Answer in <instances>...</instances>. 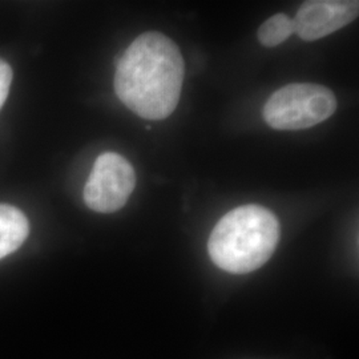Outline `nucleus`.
<instances>
[{"mask_svg":"<svg viewBox=\"0 0 359 359\" xmlns=\"http://www.w3.org/2000/svg\"><path fill=\"white\" fill-rule=\"evenodd\" d=\"M280 241V222L261 205L236 208L217 222L208 250L215 265L233 274L261 268Z\"/></svg>","mask_w":359,"mask_h":359,"instance_id":"obj_2","label":"nucleus"},{"mask_svg":"<svg viewBox=\"0 0 359 359\" xmlns=\"http://www.w3.org/2000/svg\"><path fill=\"white\" fill-rule=\"evenodd\" d=\"M359 13L357 0H309L295 13L294 34L314 41L353 23Z\"/></svg>","mask_w":359,"mask_h":359,"instance_id":"obj_5","label":"nucleus"},{"mask_svg":"<svg viewBox=\"0 0 359 359\" xmlns=\"http://www.w3.org/2000/svg\"><path fill=\"white\" fill-rule=\"evenodd\" d=\"M13 84V69L7 62L0 59V109L6 103Z\"/></svg>","mask_w":359,"mask_h":359,"instance_id":"obj_8","label":"nucleus"},{"mask_svg":"<svg viewBox=\"0 0 359 359\" xmlns=\"http://www.w3.org/2000/svg\"><path fill=\"white\" fill-rule=\"evenodd\" d=\"M337 109L333 90L310 83H293L276 90L264 107V118L271 128L298 130L327 120Z\"/></svg>","mask_w":359,"mask_h":359,"instance_id":"obj_3","label":"nucleus"},{"mask_svg":"<svg viewBox=\"0 0 359 359\" xmlns=\"http://www.w3.org/2000/svg\"><path fill=\"white\" fill-rule=\"evenodd\" d=\"M184 75V57L177 44L160 32H145L117 62L116 95L142 118L164 120L177 108Z\"/></svg>","mask_w":359,"mask_h":359,"instance_id":"obj_1","label":"nucleus"},{"mask_svg":"<svg viewBox=\"0 0 359 359\" xmlns=\"http://www.w3.org/2000/svg\"><path fill=\"white\" fill-rule=\"evenodd\" d=\"M294 34V22L285 13H277L269 18L258 28L257 36L262 46L271 48L286 41Z\"/></svg>","mask_w":359,"mask_h":359,"instance_id":"obj_7","label":"nucleus"},{"mask_svg":"<svg viewBox=\"0 0 359 359\" xmlns=\"http://www.w3.org/2000/svg\"><path fill=\"white\" fill-rule=\"evenodd\" d=\"M29 233L26 215L18 208L0 204V259L25 244Z\"/></svg>","mask_w":359,"mask_h":359,"instance_id":"obj_6","label":"nucleus"},{"mask_svg":"<svg viewBox=\"0 0 359 359\" xmlns=\"http://www.w3.org/2000/svg\"><path fill=\"white\" fill-rule=\"evenodd\" d=\"M136 185V173L121 154H100L84 187V201L99 213H114L128 203Z\"/></svg>","mask_w":359,"mask_h":359,"instance_id":"obj_4","label":"nucleus"}]
</instances>
